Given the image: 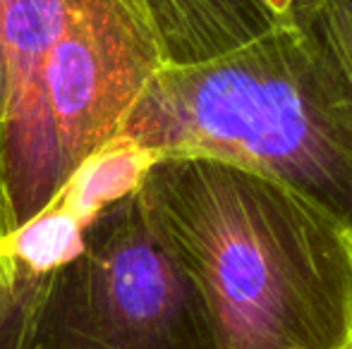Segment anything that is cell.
<instances>
[{
    "label": "cell",
    "mask_w": 352,
    "mask_h": 349,
    "mask_svg": "<svg viewBox=\"0 0 352 349\" xmlns=\"http://www.w3.org/2000/svg\"><path fill=\"white\" fill-rule=\"evenodd\" d=\"M163 65H197L264 36L278 19L264 0H137Z\"/></svg>",
    "instance_id": "obj_5"
},
{
    "label": "cell",
    "mask_w": 352,
    "mask_h": 349,
    "mask_svg": "<svg viewBox=\"0 0 352 349\" xmlns=\"http://www.w3.org/2000/svg\"><path fill=\"white\" fill-rule=\"evenodd\" d=\"M5 110V27H3V0H0V122Z\"/></svg>",
    "instance_id": "obj_9"
},
{
    "label": "cell",
    "mask_w": 352,
    "mask_h": 349,
    "mask_svg": "<svg viewBox=\"0 0 352 349\" xmlns=\"http://www.w3.org/2000/svg\"><path fill=\"white\" fill-rule=\"evenodd\" d=\"M137 196L199 285L218 349H352V228L211 158H161Z\"/></svg>",
    "instance_id": "obj_1"
},
{
    "label": "cell",
    "mask_w": 352,
    "mask_h": 349,
    "mask_svg": "<svg viewBox=\"0 0 352 349\" xmlns=\"http://www.w3.org/2000/svg\"><path fill=\"white\" fill-rule=\"evenodd\" d=\"M264 5L271 10V14L278 22H287V19L302 17L309 10H314L319 5V0H264Z\"/></svg>",
    "instance_id": "obj_8"
},
{
    "label": "cell",
    "mask_w": 352,
    "mask_h": 349,
    "mask_svg": "<svg viewBox=\"0 0 352 349\" xmlns=\"http://www.w3.org/2000/svg\"><path fill=\"white\" fill-rule=\"evenodd\" d=\"M29 349H218L199 285L137 191L87 225L79 254L48 287Z\"/></svg>",
    "instance_id": "obj_3"
},
{
    "label": "cell",
    "mask_w": 352,
    "mask_h": 349,
    "mask_svg": "<svg viewBox=\"0 0 352 349\" xmlns=\"http://www.w3.org/2000/svg\"><path fill=\"white\" fill-rule=\"evenodd\" d=\"M161 67L137 0H67L43 72L32 175L14 228L41 213L74 170L116 139Z\"/></svg>",
    "instance_id": "obj_4"
},
{
    "label": "cell",
    "mask_w": 352,
    "mask_h": 349,
    "mask_svg": "<svg viewBox=\"0 0 352 349\" xmlns=\"http://www.w3.org/2000/svg\"><path fill=\"white\" fill-rule=\"evenodd\" d=\"M116 139L274 177L352 228V72L319 5L221 58L163 65Z\"/></svg>",
    "instance_id": "obj_2"
},
{
    "label": "cell",
    "mask_w": 352,
    "mask_h": 349,
    "mask_svg": "<svg viewBox=\"0 0 352 349\" xmlns=\"http://www.w3.org/2000/svg\"><path fill=\"white\" fill-rule=\"evenodd\" d=\"M156 160L140 146L113 139L74 170L53 201L65 206L82 225H89L108 206L135 194Z\"/></svg>",
    "instance_id": "obj_6"
},
{
    "label": "cell",
    "mask_w": 352,
    "mask_h": 349,
    "mask_svg": "<svg viewBox=\"0 0 352 349\" xmlns=\"http://www.w3.org/2000/svg\"><path fill=\"white\" fill-rule=\"evenodd\" d=\"M12 232V225H10V215H8V204H5V194H3V184H0V239L5 234Z\"/></svg>",
    "instance_id": "obj_10"
},
{
    "label": "cell",
    "mask_w": 352,
    "mask_h": 349,
    "mask_svg": "<svg viewBox=\"0 0 352 349\" xmlns=\"http://www.w3.org/2000/svg\"><path fill=\"white\" fill-rule=\"evenodd\" d=\"M319 14L352 72V0H319Z\"/></svg>",
    "instance_id": "obj_7"
}]
</instances>
